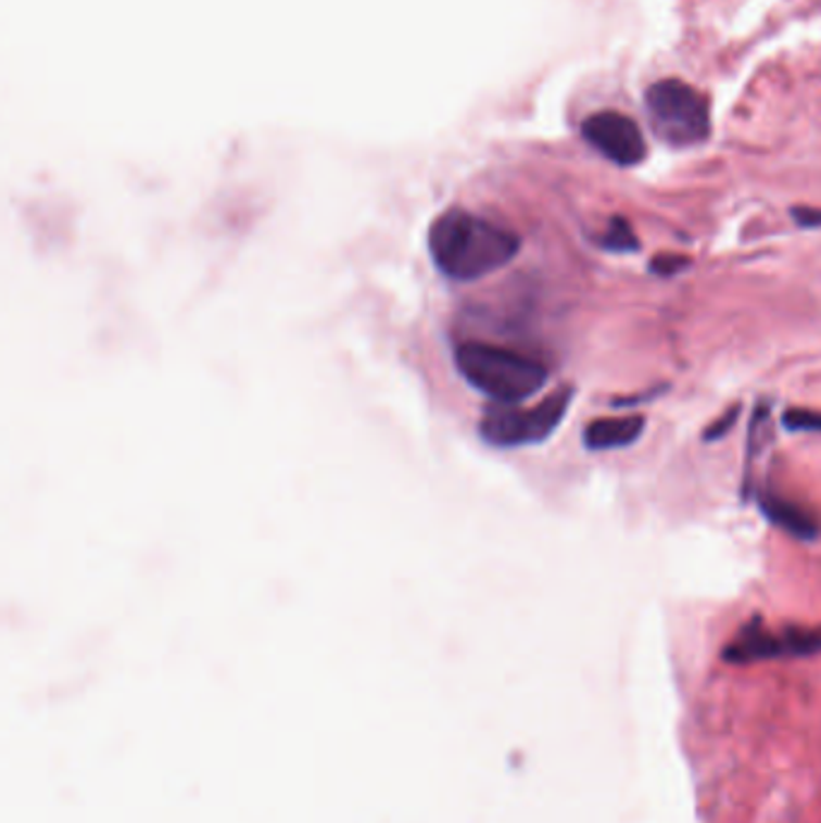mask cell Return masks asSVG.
Listing matches in <instances>:
<instances>
[{
    "label": "cell",
    "instance_id": "obj_1",
    "mask_svg": "<svg viewBox=\"0 0 821 823\" xmlns=\"http://www.w3.org/2000/svg\"><path fill=\"white\" fill-rule=\"evenodd\" d=\"M429 253L437 270L453 282H475L502 270L520 251V237L504 225L468 210H449L429 229Z\"/></svg>",
    "mask_w": 821,
    "mask_h": 823
},
{
    "label": "cell",
    "instance_id": "obj_2",
    "mask_svg": "<svg viewBox=\"0 0 821 823\" xmlns=\"http://www.w3.org/2000/svg\"><path fill=\"white\" fill-rule=\"evenodd\" d=\"M458 373L496 405H523L550 381L545 364L490 342H463L453 352Z\"/></svg>",
    "mask_w": 821,
    "mask_h": 823
},
{
    "label": "cell",
    "instance_id": "obj_3",
    "mask_svg": "<svg viewBox=\"0 0 821 823\" xmlns=\"http://www.w3.org/2000/svg\"><path fill=\"white\" fill-rule=\"evenodd\" d=\"M573 403L571 388L552 393L532 407L496 405L480 419V436L494 448H523L547 441L561 427Z\"/></svg>",
    "mask_w": 821,
    "mask_h": 823
},
{
    "label": "cell",
    "instance_id": "obj_4",
    "mask_svg": "<svg viewBox=\"0 0 821 823\" xmlns=\"http://www.w3.org/2000/svg\"><path fill=\"white\" fill-rule=\"evenodd\" d=\"M646 106L658 138L672 148H692L711 132V106L706 94L674 77L648 87Z\"/></svg>",
    "mask_w": 821,
    "mask_h": 823
},
{
    "label": "cell",
    "instance_id": "obj_5",
    "mask_svg": "<svg viewBox=\"0 0 821 823\" xmlns=\"http://www.w3.org/2000/svg\"><path fill=\"white\" fill-rule=\"evenodd\" d=\"M814 655H821V626L769 629L761 619H751L723 648V660L737 667L814 658Z\"/></svg>",
    "mask_w": 821,
    "mask_h": 823
},
{
    "label": "cell",
    "instance_id": "obj_6",
    "mask_svg": "<svg viewBox=\"0 0 821 823\" xmlns=\"http://www.w3.org/2000/svg\"><path fill=\"white\" fill-rule=\"evenodd\" d=\"M583 138L617 166H636L646 160V140L639 124L619 111H597L585 118Z\"/></svg>",
    "mask_w": 821,
    "mask_h": 823
},
{
    "label": "cell",
    "instance_id": "obj_7",
    "mask_svg": "<svg viewBox=\"0 0 821 823\" xmlns=\"http://www.w3.org/2000/svg\"><path fill=\"white\" fill-rule=\"evenodd\" d=\"M646 431V417L643 415H619V417H603L595 419L583 431V443L588 451L603 453L629 448L643 436Z\"/></svg>",
    "mask_w": 821,
    "mask_h": 823
},
{
    "label": "cell",
    "instance_id": "obj_8",
    "mask_svg": "<svg viewBox=\"0 0 821 823\" xmlns=\"http://www.w3.org/2000/svg\"><path fill=\"white\" fill-rule=\"evenodd\" d=\"M759 510L775 528L793 535L795 540L812 542L819 537V520L805 506L791 502V498L767 492L759 496Z\"/></svg>",
    "mask_w": 821,
    "mask_h": 823
},
{
    "label": "cell",
    "instance_id": "obj_9",
    "mask_svg": "<svg viewBox=\"0 0 821 823\" xmlns=\"http://www.w3.org/2000/svg\"><path fill=\"white\" fill-rule=\"evenodd\" d=\"M603 249L609 253H636L641 249L639 237L631 221L624 217H612L603 237Z\"/></svg>",
    "mask_w": 821,
    "mask_h": 823
},
{
    "label": "cell",
    "instance_id": "obj_10",
    "mask_svg": "<svg viewBox=\"0 0 821 823\" xmlns=\"http://www.w3.org/2000/svg\"><path fill=\"white\" fill-rule=\"evenodd\" d=\"M785 429L805 431V433H821V412L812 409H787L783 417Z\"/></svg>",
    "mask_w": 821,
    "mask_h": 823
},
{
    "label": "cell",
    "instance_id": "obj_11",
    "mask_svg": "<svg viewBox=\"0 0 821 823\" xmlns=\"http://www.w3.org/2000/svg\"><path fill=\"white\" fill-rule=\"evenodd\" d=\"M686 265H690L686 255H656L651 263V273H656L660 277H672L680 270H684Z\"/></svg>",
    "mask_w": 821,
    "mask_h": 823
},
{
    "label": "cell",
    "instance_id": "obj_12",
    "mask_svg": "<svg viewBox=\"0 0 821 823\" xmlns=\"http://www.w3.org/2000/svg\"><path fill=\"white\" fill-rule=\"evenodd\" d=\"M793 219L805 229H821V207H793Z\"/></svg>",
    "mask_w": 821,
    "mask_h": 823
},
{
    "label": "cell",
    "instance_id": "obj_13",
    "mask_svg": "<svg viewBox=\"0 0 821 823\" xmlns=\"http://www.w3.org/2000/svg\"><path fill=\"white\" fill-rule=\"evenodd\" d=\"M735 419H737V409H730L725 419H723V417H720V419L716 421V425L708 427V431H706V439H708V441H713V439L725 436L728 429H732V425H735Z\"/></svg>",
    "mask_w": 821,
    "mask_h": 823
}]
</instances>
